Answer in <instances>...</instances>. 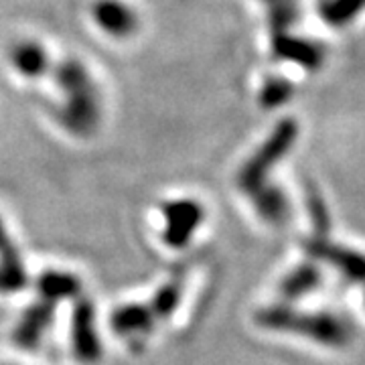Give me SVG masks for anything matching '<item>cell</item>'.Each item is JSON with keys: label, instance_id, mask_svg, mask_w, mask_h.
<instances>
[{"label": "cell", "instance_id": "8fae6325", "mask_svg": "<svg viewBox=\"0 0 365 365\" xmlns=\"http://www.w3.org/2000/svg\"><path fill=\"white\" fill-rule=\"evenodd\" d=\"M323 280H325V276H323L321 266L317 262L307 260L284 274V278L278 284V290L287 304H294V302L314 294L323 287Z\"/></svg>", "mask_w": 365, "mask_h": 365}, {"label": "cell", "instance_id": "e0dca14e", "mask_svg": "<svg viewBox=\"0 0 365 365\" xmlns=\"http://www.w3.org/2000/svg\"><path fill=\"white\" fill-rule=\"evenodd\" d=\"M319 13L327 25L341 29L355 23L365 13V0H323Z\"/></svg>", "mask_w": 365, "mask_h": 365}, {"label": "cell", "instance_id": "30bf717a", "mask_svg": "<svg viewBox=\"0 0 365 365\" xmlns=\"http://www.w3.org/2000/svg\"><path fill=\"white\" fill-rule=\"evenodd\" d=\"M91 14L98 26L114 39H126L138 29V16L122 0H98Z\"/></svg>", "mask_w": 365, "mask_h": 365}, {"label": "cell", "instance_id": "d6986e66", "mask_svg": "<svg viewBox=\"0 0 365 365\" xmlns=\"http://www.w3.org/2000/svg\"><path fill=\"white\" fill-rule=\"evenodd\" d=\"M294 96V86L288 81L287 78L280 76H272L268 78L260 88V104L266 110H274V108H282L288 104Z\"/></svg>", "mask_w": 365, "mask_h": 365}, {"label": "cell", "instance_id": "7402d4cb", "mask_svg": "<svg viewBox=\"0 0 365 365\" xmlns=\"http://www.w3.org/2000/svg\"><path fill=\"white\" fill-rule=\"evenodd\" d=\"M364 304H365V294H364Z\"/></svg>", "mask_w": 365, "mask_h": 365}, {"label": "cell", "instance_id": "5b68a950", "mask_svg": "<svg viewBox=\"0 0 365 365\" xmlns=\"http://www.w3.org/2000/svg\"><path fill=\"white\" fill-rule=\"evenodd\" d=\"M71 349L79 364L96 365L100 364L104 355V343L100 337L96 309L88 299L73 300L71 313Z\"/></svg>", "mask_w": 365, "mask_h": 365}, {"label": "cell", "instance_id": "2e32d148", "mask_svg": "<svg viewBox=\"0 0 365 365\" xmlns=\"http://www.w3.org/2000/svg\"><path fill=\"white\" fill-rule=\"evenodd\" d=\"M29 282L25 262L19 250L13 248L0 254V294H13L23 290Z\"/></svg>", "mask_w": 365, "mask_h": 365}, {"label": "cell", "instance_id": "52a82bcc", "mask_svg": "<svg viewBox=\"0 0 365 365\" xmlns=\"http://www.w3.org/2000/svg\"><path fill=\"white\" fill-rule=\"evenodd\" d=\"M270 47L274 59L288 61L304 71H319L327 61V49L319 41L299 37L294 33L270 37Z\"/></svg>", "mask_w": 365, "mask_h": 365}, {"label": "cell", "instance_id": "3957f363", "mask_svg": "<svg viewBox=\"0 0 365 365\" xmlns=\"http://www.w3.org/2000/svg\"><path fill=\"white\" fill-rule=\"evenodd\" d=\"M299 138V124L292 118H282L272 132L264 138V143L252 153V157L242 165L237 173V189L250 195L260 185L270 181L272 170L278 163L292 150V146Z\"/></svg>", "mask_w": 365, "mask_h": 365}, {"label": "cell", "instance_id": "7c38bea8", "mask_svg": "<svg viewBox=\"0 0 365 365\" xmlns=\"http://www.w3.org/2000/svg\"><path fill=\"white\" fill-rule=\"evenodd\" d=\"M246 197L252 201V207L256 211V215L264 223L280 227V225H284L288 222L290 201H288L287 193L282 191V187L268 181Z\"/></svg>", "mask_w": 365, "mask_h": 365}, {"label": "cell", "instance_id": "6da1fadb", "mask_svg": "<svg viewBox=\"0 0 365 365\" xmlns=\"http://www.w3.org/2000/svg\"><path fill=\"white\" fill-rule=\"evenodd\" d=\"M256 323L264 331L302 337L329 349H343L353 341L351 323L341 314L325 311H300L294 304H272L256 313Z\"/></svg>", "mask_w": 365, "mask_h": 365}, {"label": "cell", "instance_id": "5bb4252c", "mask_svg": "<svg viewBox=\"0 0 365 365\" xmlns=\"http://www.w3.org/2000/svg\"><path fill=\"white\" fill-rule=\"evenodd\" d=\"M11 63L25 78H43L51 67V57L39 43L23 41L11 49Z\"/></svg>", "mask_w": 365, "mask_h": 365}, {"label": "cell", "instance_id": "8992f818", "mask_svg": "<svg viewBox=\"0 0 365 365\" xmlns=\"http://www.w3.org/2000/svg\"><path fill=\"white\" fill-rule=\"evenodd\" d=\"M307 256L317 264H327L355 284H365V254L349 246L333 244L329 237H311L304 244Z\"/></svg>", "mask_w": 365, "mask_h": 365}, {"label": "cell", "instance_id": "9c48e42d", "mask_svg": "<svg viewBox=\"0 0 365 365\" xmlns=\"http://www.w3.org/2000/svg\"><path fill=\"white\" fill-rule=\"evenodd\" d=\"M155 327L157 319L146 302H126L110 314V329L122 339H144L155 331Z\"/></svg>", "mask_w": 365, "mask_h": 365}, {"label": "cell", "instance_id": "277c9868", "mask_svg": "<svg viewBox=\"0 0 365 365\" xmlns=\"http://www.w3.org/2000/svg\"><path fill=\"white\" fill-rule=\"evenodd\" d=\"M163 244L170 250H185L205 222V207L189 197L170 199L160 207Z\"/></svg>", "mask_w": 365, "mask_h": 365}, {"label": "cell", "instance_id": "44dd1931", "mask_svg": "<svg viewBox=\"0 0 365 365\" xmlns=\"http://www.w3.org/2000/svg\"><path fill=\"white\" fill-rule=\"evenodd\" d=\"M14 244L13 240H11V234H9V230H6V223L2 220V215H0V254H4V252H9V250H13Z\"/></svg>", "mask_w": 365, "mask_h": 365}, {"label": "cell", "instance_id": "7a4b0ae2", "mask_svg": "<svg viewBox=\"0 0 365 365\" xmlns=\"http://www.w3.org/2000/svg\"><path fill=\"white\" fill-rule=\"evenodd\" d=\"M55 79L63 91V106L57 110L61 126L81 138L93 134L100 124V93L88 67L78 59H66Z\"/></svg>", "mask_w": 365, "mask_h": 365}, {"label": "cell", "instance_id": "ba28073f", "mask_svg": "<svg viewBox=\"0 0 365 365\" xmlns=\"http://www.w3.org/2000/svg\"><path fill=\"white\" fill-rule=\"evenodd\" d=\"M57 304L49 300L37 299L26 307L23 314L16 319L13 329V343L21 349H37L47 331L51 329Z\"/></svg>", "mask_w": 365, "mask_h": 365}, {"label": "cell", "instance_id": "ffe728a7", "mask_svg": "<svg viewBox=\"0 0 365 365\" xmlns=\"http://www.w3.org/2000/svg\"><path fill=\"white\" fill-rule=\"evenodd\" d=\"M307 207H309L311 223H313L314 227L313 237H329V232H331V215H329L325 199L321 197L319 191L307 193Z\"/></svg>", "mask_w": 365, "mask_h": 365}, {"label": "cell", "instance_id": "9a60e30c", "mask_svg": "<svg viewBox=\"0 0 365 365\" xmlns=\"http://www.w3.org/2000/svg\"><path fill=\"white\" fill-rule=\"evenodd\" d=\"M266 9V21L270 29V37L290 33L300 21L299 0H260Z\"/></svg>", "mask_w": 365, "mask_h": 365}, {"label": "cell", "instance_id": "4fadbf2b", "mask_svg": "<svg viewBox=\"0 0 365 365\" xmlns=\"http://www.w3.org/2000/svg\"><path fill=\"white\" fill-rule=\"evenodd\" d=\"M39 299L59 307L63 300H78L81 297V280L67 270H43L35 282Z\"/></svg>", "mask_w": 365, "mask_h": 365}, {"label": "cell", "instance_id": "ac0fdd59", "mask_svg": "<svg viewBox=\"0 0 365 365\" xmlns=\"http://www.w3.org/2000/svg\"><path fill=\"white\" fill-rule=\"evenodd\" d=\"M182 297V282L179 278H173L169 282L160 284V287L155 290V294L150 297V300L146 302L148 309L153 311L155 319L158 321H167L173 314L177 313L179 304H181Z\"/></svg>", "mask_w": 365, "mask_h": 365}]
</instances>
